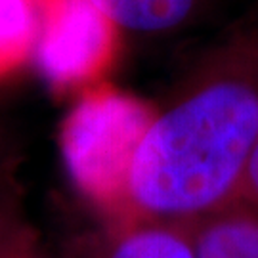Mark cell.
Masks as SVG:
<instances>
[{
  "label": "cell",
  "instance_id": "3",
  "mask_svg": "<svg viewBox=\"0 0 258 258\" xmlns=\"http://www.w3.org/2000/svg\"><path fill=\"white\" fill-rule=\"evenodd\" d=\"M120 29L92 0H46L33 57L59 92L94 86L119 54Z\"/></svg>",
  "mask_w": 258,
  "mask_h": 258
},
{
  "label": "cell",
  "instance_id": "7",
  "mask_svg": "<svg viewBox=\"0 0 258 258\" xmlns=\"http://www.w3.org/2000/svg\"><path fill=\"white\" fill-rule=\"evenodd\" d=\"M46 0H0V81L33 61Z\"/></svg>",
  "mask_w": 258,
  "mask_h": 258
},
{
  "label": "cell",
  "instance_id": "6",
  "mask_svg": "<svg viewBox=\"0 0 258 258\" xmlns=\"http://www.w3.org/2000/svg\"><path fill=\"white\" fill-rule=\"evenodd\" d=\"M102 258H195L185 226L130 222L115 226Z\"/></svg>",
  "mask_w": 258,
  "mask_h": 258
},
{
  "label": "cell",
  "instance_id": "9",
  "mask_svg": "<svg viewBox=\"0 0 258 258\" xmlns=\"http://www.w3.org/2000/svg\"><path fill=\"white\" fill-rule=\"evenodd\" d=\"M235 203L245 205V207H249V209L258 212V144L256 148H254V151H252L249 166L245 170L239 195H237V201Z\"/></svg>",
  "mask_w": 258,
  "mask_h": 258
},
{
  "label": "cell",
  "instance_id": "8",
  "mask_svg": "<svg viewBox=\"0 0 258 258\" xmlns=\"http://www.w3.org/2000/svg\"><path fill=\"white\" fill-rule=\"evenodd\" d=\"M19 205L18 157L6 136L0 132V214Z\"/></svg>",
  "mask_w": 258,
  "mask_h": 258
},
{
  "label": "cell",
  "instance_id": "2",
  "mask_svg": "<svg viewBox=\"0 0 258 258\" xmlns=\"http://www.w3.org/2000/svg\"><path fill=\"white\" fill-rule=\"evenodd\" d=\"M155 107L109 84L86 88L65 117L59 146L77 189L126 222V184L140 140Z\"/></svg>",
  "mask_w": 258,
  "mask_h": 258
},
{
  "label": "cell",
  "instance_id": "4",
  "mask_svg": "<svg viewBox=\"0 0 258 258\" xmlns=\"http://www.w3.org/2000/svg\"><path fill=\"white\" fill-rule=\"evenodd\" d=\"M187 228L195 258H258V212L233 203Z\"/></svg>",
  "mask_w": 258,
  "mask_h": 258
},
{
  "label": "cell",
  "instance_id": "5",
  "mask_svg": "<svg viewBox=\"0 0 258 258\" xmlns=\"http://www.w3.org/2000/svg\"><path fill=\"white\" fill-rule=\"evenodd\" d=\"M122 31L142 37H163L189 25L205 0H92Z\"/></svg>",
  "mask_w": 258,
  "mask_h": 258
},
{
  "label": "cell",
  "instance_id": "1",
  "mask_svg": "<svg viewBox=\"0 0 258 258\" xmlns=\"http://www.w3.org/2000/svg\"><path fill=\"white\" fill-rule=\"evenodd\" d=\"M258 144V21L195 63L140 140L126 222L189 226L237 201Z\"/></svg>",
  "mask_w": 258,
  "mask_h": 258
}]
</instances>
